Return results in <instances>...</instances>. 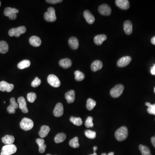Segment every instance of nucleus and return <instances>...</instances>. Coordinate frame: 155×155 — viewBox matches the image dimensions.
<instances>
[{
    "label": "nucleus",
    "instance_id": "nucleus-1",
    "mask_svg": "<svg viewBox=\"0 0 155 155\" xmlns=\"http://www.w3.org/2000/svg\"><path fill=\"white\" fill-rule=\"evenodd\" d=\"M129 135L128 129L125 126L122 127L118 129L115 131V136L118 141H123L127 138Z\"/></svg>",
    "mask_w": 155,
    "mask_h": 155
},
{
    "label": "nucleus",
    "instance_id": "nucleus-2",
    "mask_svg": "<svg viewBox=\"0 0 155 155\" xmlns=\"http://www.w3.org/2000/svg\"><path fill=\"white\" fill-rule=\"evenodd\" d=\"M20 128L23 130L27 131L33 128L34 122L31 119L27 118H24L20 123Z\"/></svg>",
    "mask_w": 155,
    "mask_h": 155
},
{
    "label": "nucleus",
    "instance_id": "nucleus-3",
    "mask_svg": "<svg viewBox=\"0 0 155 155\" xmlns=\"http://www.w3.org/2000/svg\"><path fill=\"white\" fill-rule=\"evenodd\" d=\"M44 18L47 21L52 22L57 20L55 9L52 7H49L47 9V11L44 14Z\"/></svg>",
    "mask_w": 155,
    "mask_h": 155
},
{
    "label": "nucleus",
    "instance_id": "nucleus-4",
    "mask_svg": "<svg viewBox=\"0 0 155 155\" xmlns=\"http://www.w3.org/2000/svg\"><path fill=\"white\" fill-rule=\"evenodd\" d=\"M26 31V28L24 26L19 27L12 28L10 29L8 32L9 36L11 37L15 36V37H18L21 35L24 34Z\"/></svg>",
    "mask_w": 155,
    "mask_h": 155
},
{
    "label": "nucleus",
    "instance_id": "nucleus-5",
    "mask_svg": "<svg viewBox=\"0 0 155 155\" xmlns=\"http://www.w3.org/2000/svg\"><path fill=\"white\" fill-rule=\"evenodd\" d=\"M17 151V147L14 144L6 145L2 147L1 155H11Z\"/></svg>",
    "mask_w": 155,
    "mask_h": 155
},
{
    "label": "nucleus",
    "instance_id": "nucleus-6",
    "mask_svg": "<svg viewBox=\"0 0 155 155\" xmlns=\"http://www.w3.org/2000/svg\"><path fill=\"white\" fill-rule=\"evenodd\" d=\"M124 90V87L122 84H117L110 90V95L113 98H119L122 94Z\"/></svg>",
    "mask_w": 155,
    "mask_h": 155
},
{
    "label": "nucleus",
    "instance_id": "nucleus-7",
    "mask_svg": "<svg viewBox=\"0 0 155 155\" xmlns=\"http://www.w3.org/2000/svg\"><path fill=\"white\" fill-rule=\"evenodd\" d=\"M19 13V10L16 8L7 7L4 11V15L8 16L11 20H15L17 17L16 13Z\"/></svg>",
    "mask_w": 155,
    "mask_h": 155
},
{
    "label": "nucleus",
    "instance_id": "nucleus-8",
    "mask_svg": "<svg viewBox=\"0 0 155 155\" xmlns=\"http://www.w3.org/2000/svg\"><path fill=\"white\" fill-rule=\"evenodd\" d=\"M48 83L54 88H58L60 86L61 82L58 78L54 75H50L47 77Z\"/></svg>",
    "mask_w": 155,
    "mask_h": 155
},
{
    "label": "nucleus",
    "instance_id": "nucleus-9",
    "mask_svg": "<svg viewBox=\"0 0 155 155\" xmlns=\"http://www.w3.org/2000/svg\"><path fill=\"white\" fill-rule=\"evenodd\" d=\"M14 87L13 84L8 83L5 81H1L0 82V90L2 92H11L14 88Z\"/></svg>",
    "mask_w": 155,
    "mask_h": 155
},
{
    "label": "nucleus",
    "instance_id": "nucleus-10",
    "mask_svg": "<svg viewBox=\"0 0 155 155\" xmlns=\"http://www.w3.org/2000/svg\"><path fill=\"white\" fill-rule=\"evenodd\" d=\"M98 11L100 14L104 16H109L112 11L111 7L106 4H103L100 6Z\"/></svg>",
    "mask_w": 155,
    "mask_h": 155
},
{
    "label": "nucleus",
    "instance_id": "nucleus-11",
    "mask_svg": "<svg viewBox=\"0 0 155 155\" xmlns=\"http://www.w3.org/2000/svg\"><path fill=\"white\" fill-rule=\"evenodd\" d=\"M131 60V57L129 56L122 57L118 60L117 63V66L120 67H126L129 64Z\"/></svg>",
    "mask_w": 155,
    "mask_h": 155
},
{
    "label": "nucleus",
    "instance_id": "nucleus-12",
    "mask_svg": "<svg viewBox=\"0 0 155 155\" xmlns=\"http://www.w3.org/2000/svg\"><path fill=\"white\" fill-rule=\"evenodd\" d=\"M10 105L7 108V111L10 114H14L16 112V109L18 108V105L17 103L16 102L15 99L12 98L10 100Z\"/></svg>",
    "mask_w": 155,
    "mask_h": 155
},
{
    "label": "nucleus",
    "instance_id": "nucleus-13",
    "mask_svg": "<svg viewBox=\"0 0 155 155\" xmlns=\"http://www.w3.org/2000/svg\"><path fill=\"white\" fill-rule=\"evenodd\" d=\"M18 103H19V107L24 113H28V109L27 107L26 102L25 99L23 97H20L18 99Z\"/></svg>",
    "mask_w": 155,
    "mask_h": 155
},
{
    "label": "nucleus",
    "instance_id": "nucleus-14",
    "mask_svg": "<svg viewBox=\"0 0 155 155\" xmlns=\"http://www.w3.org/2000/svg\"><path fill=\"white\" fill-rule=\"evenodd\" d=\"M53 115L57 117H60L63 114V105L61 103H58L53 110Z\"/></svg>",
    "mask_w": 155,
    "mask_h": 155
},
{
    "label": "nucleus",
    "instance_id": "nucleus-15",
    "mask_svg": "<svg viewBox=\"0 0 155 155\" xmlns=\"http://www.w3.org/2000/svg\"><path fill=\"white\" fill-rule=\"evenodd\" d=\"M116 5L121 9L127 10L130 7V3L128 0H116Z\"/></svg>",
    "mask_w": 155,
    "mask_h": 155
},
{
    "label": "nucleus",
    "instance_id": "nucleus-16",
    "mask_svg": "<svg viewBox=\"0 0 155 155\" xmlns=\"http://www.w3.org/2000/svg\"><path fill=\"white\" fill-rule=\"evenodd\" d=\"M84 16L88 23L92 24L95 21V18L92 13L88 10H86L84 12Z\"/></svg>",
    "mask_w": 155,
    "mask_h": 155
},
{
    "label": "nucleus",
    "instance_id": "nucleus-17",
    "mask_svg": "<svg viewBox=\"0 0 155 155\" xmlns=\"http://www.w3.org/2000/svg\"><path fill=\"white\" fill-rule=\"evenodd\" d=\"M69 44L72 49L76 50L79 47V42L77 38L72 37L69 40Z\"/></svg>",
    "mask_w": 155,
    "mask_h": 155
},
{
    "label": "nucleus",
    "instance_id": "nucleus-18",
    "mask_svg": "<svg viewBox=\"0 0 155 155\" xmlns=\"http://www.w3.org/2000/svg\"><path fill=\"white\" fill-rule=\"evenodd\" d=\"M65 97L68 103L71 104L73 103L75 99V92L74 90H69L65 94Z\"/></svg>",
    "mask_w": 155,
    "mask_h": 155
},
{
    "label": "nucleus",
    "instance_id": "nucleus-19",
    "mask_svg": "<svg viewBox=\"0 0 155 155\" xmlns=\"http://www.w3.org/2000/svg\"><path fill=\"white\" fill-rule=\"evenodd\" d=\"M29 41L30 44L35 47H39L42 44V41H41L40 38L36 36H32L31 37L29 38Z\"/></svg>",
    "mask_w": 155,
    "mask_h": 155
},
{
    "label": "nucleus",
    "instance_id": "nucleus-20",
    "mask_svg": "<svg viewBox=\"0 0 155 155\" xmlns=\"http://www.w3.org/2000/svg\"><path fill=\"white\" fill-rule=\"evenodd\" d=\"M103 66V63L101 61L99 60H95L91 64V69L93 72H96L101 69Z\"/></svg>",
    "mask_w": 155,
    "mask_h": 155
},
{
    "label": "nucleus",
    "instance_id": "nucleus-21",
    "mask_svg": "<svg viewBox=\"0 0 155 155\" xmlns=\"http://www.w3.org/2000/svg\"><path fill=\"white\" fill-rule=\"evenodd\" d=\"M59 65L63 68H69L72 66V62L69 59H63L59 61Z\"/></svg>",
    "mask_w": 155,
    "mask_h": 155
},
{
    "label": "nucleus",
    "instance_id": "nucleus-22",
    "mask_svg": "<svg viewBox=\"0 0 155 155\" xmlns=\"http://www.w3.org/2000/svg\"><path fill=\"white\" fill-rule=\"evenodd\" d=\"M124 29L127 35H129L132 33V25L131 22L129 20L125 21L124 22Z\"/></svg>",
    "mask_w": 155,
    "mask_h": 155
},
{
    "label": "nucleus",
    "instance_id": "nucleus-23",
    "mask_svg": "<svg viewBox=\"0 0 155 155\" xmlns=\"http://www.w3.org/2000/svg\"><path fill=\"white\" fill-rule=\"evenodd\" d=\"M37 144L39 146V151L41 153H43L45 151V149L47 147V146L44 144L45 141L42 138H38L36 140Z\"/></svg>",
    "mask_w": 155,
    "mask_h": 155
},
{
    "label": "nucleus",
    "instance_id": "nucleus-24",
    "mask_svg": "<svg viewBox=\"0 0 155 155\" xmlns=\"http://www.w3.org/2000/svg\"><path fill=\"white\" fill-rule=\"evenodd\" d=\"M50 131V128L47 125H43L41 127V130L39 131V136L42 138H44L48 135Z\"/></svg>",
    "mask_w": 155,
    "mask_h": 155
},
{
    "label": "nucleus",
    "instance_id": "nucleus-25",
    "mask_svg": "<svg viewBox=\"0 0 155 155\" xmlns=\"http://www.w3.org/2000/svg\"><path fill=\"white\" fill-rule=\"evenodd\" d=\"M14 140L15 138L14 137L10 135H7L2 138V142L6 145L13 144Z\"/></svg>",
    "mask_w": 155,
    "mask_h": 155
},
{
    "label": "nucleus",
    "instance_id": "nucleus-26",
    "mask_svg": "<svg viewBox=\"0 0 155 155\" xmlns=\"http://www.w3.org/2000/svg\"><path fill=\"white\" fill-rule=\"evenodd\" d=\"M107 39V37L105 35H97L94 38V42L97 45H100L102 44L103 42Z\"/></svg>",
    "mask_w": 155,
    "mask_h": 155
},
{
    "label": "nucleus",
    "instance_id": "nucleus-27",
    "mask_svg": "<svg viewBox=\"0 0 155 155\" xmlns=\"http://www.w3.org/2000/svg\"><path fill=\"white\" fill-rule=\"evenodd\" d=\"M67 135L63 133H60L58 134L54 138V141L57 144L62 143L66 140Z\"/></svg>",
    "mask_w": 155,
    "mask_h": 155
},
{
    "label": "nucleus",
    "instance_id": "nucleus-28",
    "mask_svg": "<svg viewBox=\"0 0 155 155\" xmlns=\"http://www.w3.org/2000/svg\"><path fill=\"white\" fill-rule=\"evenodd\" d=\"M9 50V46L6 42L2 41L0 42V53H6Z\"/></svg>",
    "mask_w": 155,
    "mask_h": 155
},
{
    "label": "nucleus",
    "instance_id": "nucleus-29",
    "mask_svg": "<svg viewBox=\"0 0 155 155\" xmlns=\"http://www.w3.org/2000/svg\"><path fill=\"white\" fill-rule=\"evenodd\" d=\"M30 64H31V62L29 60L25 59L20 62L18 63L17 67L20 69H22L28 67L30 66Z\"/></svg>",
    "mask_w": 155,
    "mask_h": 155
},
{
    "label": "nucleus",
    "instance_id": "nucleus-30",
    "mask_svg": "<svg viewBox=\"0 0 155 155\" xmlns=\"http://www.w3.org/2000/svg\"><path fill=\"white\" fill-rule=\"evenodd\" d=\"M139 147L142 153V155H152L150 149L147 146L140 144L139 145Z\"/></svg>",
    "mask_w": 155,
    "mask_h": 155
},
{
    "label": "nucleus",
    "instance_id": "nucleus-31",
    "mask_svg": "<svg viewBox=\"0 0 155 155\" xmlns=\"http://www.w3.org/2000/svg\"><path fill=\"white\" fill-rule=\"evenodd\" d=\"M96 105V102L95 100L91 98H88L87 100L86 107L88 110H91L94 108Z\"/></svg>",
    "mask_w": 155,
    "mask_h": 155
},
{
    "label": "nucleus",
    "instance_id": "nucleus-32",
    "mask_svg": "<svg viewBox=\"0 0 155 155\" xmlns=\"http://www.w3.org/2000/svg\"><path fill=\"white\" fill-rule=\"evenodd\" d=\"M70 121L75 125L77 126H81L83 122L82 119L80 117H71Z\"/></svg>",
    "mask_w": 155,
    "mask_h": 155
},
{
    "label": "nucleus",
    "instance_id": "nucleus-33",
    "mask_svg": "<svg viewBox=\"0 0 155 155\" xmlns=\"http://www.w3.org/2000/svg\"><path fill=\"white\" fill-rule=\"evenodd\" d=\"M74 75H75V79L77 81H82L85 78L84 74L78 70L75 71L74 73Z\"/></svg>",
    "mask_w": 155,
    "mask_h": 155
},
{
    "label": "nucleus",
    "instance_id": "nucleus-34",
    "mask_svg": "<svg viewBox=\"0 0 155 155\" xmlns=\"http://www.w3.org/2000/svg\"><path fill=\"white\" fill-rule=\"evenodd\" d=\"M69 144L70 146L74 148H78L79 146V144L78 143V138L75 137L71 139L69 142Z\"/></svg>",
    "mask_w": 155,
    "mask_h": 155
},
{
    "label": "nucleus",
    "instance_id": "nucleus-35",
    "mask_svg": "<svg viewBox=\"0 0 155 155\" xmlns=\"http://www.w3.org/2000/svg\"><path fill=\"white\" fill-rule=\"evenodd\" d=\"M37 96L36 93L34 92H30L28 93L27 96L28 101L30 103H33L36 99Z\"/></svg>",
    "mask_w": 155,
    "mask_h": 155
},
{
    "label": "nucleus",
    "instance_id": "nucleus-36",
    "mask_svg": "<svg viewBox=\"0 0 155 155\" xmlns=\"http://www.w3.org/2000/svg\"><path fill=\"white\" fill-rule=\"evenodd\" d=\"M85 135L89 139H94L96 137V132L90 130H87L85 131Z\"/></svg>",
    "mask_w": 155,
    "mask_h": 155
},
{
    "label": "nucleus",
    "instance_id": "nucleus-37",
    "mask_svg": "<svg viewBox=\"0 0 155 155\" xmlns=\"http://www.w3.org/2000/svg\"><path fill=\"white\" fill-rule=\"evenodd\" d=\"M93 120V118L91 116H89L87 118L85 122V125L87 128H92L94 126Z\"/></svg>",
    "mask_w": 155,
    "mask_h": 155
},
{
    "label": "nucleus",
    "instance_id": "nucleus-38",
    "mask_svg": "<svg viewBox=\"0 0 155 155\" xmlns=\"http://www.w3.org/2000/svg\"><path fill=\"white\" fill-rule=\"evenodd\" d=\"M41 82H42V81H41V79H39L38 77H36L35 79L32 81V82L31 83V85L32 87L36 88V87L39 86L41 84Z\"/></svg>",
    "mask_w": 155,
    "mask_h": 155
},
{
    "label": "nucleus",
    "instance_id": "nucleus-39",
    "mask_svg": "<svg viewBox=\"0 0 155 155\" xmlns=\"http://www.w3.org/2000/svg\"><path fill=\"white\" fill-rule=\"evenodd\" d=\"M46 2L51 4H56L57 3H61L63 1L62 0H47Z\"/></svg>",
    "mask_w": 155,
    "mask_h": 155
},
{
    "label": "nucleus",
    "instance_id": "nucleus-40",
    "mask_svg": "<svg viewBox=\"0 0 155 155\" xmlns=\"http://www.w3.org/2000/svg\"><path fill=\"white\" fill-rule=\"evenodd\" d=\"M147 111L149 113L155 115V109L152 107H148L147 108Z\"/></svg>",
    "mask_w": 155,
    "mask_h": 155
},
{
    "label": "nucleus",
    "instance_id": "nucleus-41",
    "mask_svg": "<svg viewBox=\"0 0 155 155\" xmlns=\"http://www.w3.org/2000/svg\"><path fill=\"white\" fill-rule=\"evenodd\" d=\"M145 105L146 106H148V107H152V108L155 109V104H151L150 103H149V102H146V103H145Z\"/></svg>",
    "mask_w": 155,
    "mask_h": 155
},
{
    "label": "nucleus",
    "instance_id": "nucleus-42",
    "mask_svg": "<svg viewBox=\"0 0 155 155\" xmlns=\"http://www.w3.org/2000/svg\"><path fill=\"white\" fill-rule=\"evenodd\" d=\"M151 141L152 144L153 145V146L155 148V137H152L151 139Z\"/></svg>",
    "mask_w": 155,
    "mask_h": 155
},
{
    "label": "nucleus",
    "instance_id": "nucleus-43",
    "mask_svg": "<svg viewBox=\"0 0 155 155\" xmlns=\"http://www.w3.org/2000/svg\"><path fill=\"white\" fill-rule=\"evenodd\" d=\"M151 73L152 74L155 75V64L154 65V67H153L151 68Z\"/></svg>",
    "mask_w": 155,
    "mask_h": 155
},
{
    "label": "nucleus",
    "instance_id": "nucleus-44",
    "mask_svg": "<svg viewBox=\"0 0 155 155\" xmlns=\"http://www.w3.org/2000/svg\"><path fill=\"white\" fill-rule=\"evenodd\" d=\"M151 42L152 44L155 45V36L153 37L152 38L151 40Z\"/></svg>",
    "mask_w": 155,
    "mask_h": 155
},
{
    "label": "nucleus",
    "instance_id": "nucleus-45",
    "mask_svg": "<svg viewBox=\"0 0 155 155\" xmlns=\"http://www.w3.org/2000/svg\"><path fill=\"white\" fill-rule=\"evenodd\" d=\"M114 155V152H109V154H106V153H102V154H101V155Z\"/></svg>",
    "mask_w": 155,
    "mask_h": 155
},
{
    "label": "nucleus",
    "instance_id": "nucleus-46",
    "mask_svg": "<svg viewBox=\"0 0 155 155\" xmlns=\"http://www.w3.org/2000/svg\"><path fill=\"white\" fill-rule=\"evenodd\" d=\"M93 149H94V152H95L97 150H98V147H97V146H94V148H93Z\"/></svg>",
    "mask_w": 155,
    "mask_h": 155
},
{
    "label": "nucleus",
    "instance_id": "nucleus-47",
    "mask_svg": "<svg viewBox=\"0 0 155 155\" xmlns=\"http://www.w3.org/2000/svg\"><path fill=\"white\" fill-rule=\"evenodd\" d=\"M97 155V153H96V152H94V153H93V154H91V155Z\"/></svg>",
    "mask_w": 155,
    "mask_h": 155
},
{
    "label": "nucleus",
    "instance_id": "nucleus-48",
    "mask_svg": "<svg viewBox=\"0 0 155 155\" xmlns=\"http://www.w3.org/2000/svg\"><path fill=\"white\" fill-rule=\"evenodd\" d=\"M154 93H155V88H154Z\"/></svg>",
    "mask_w": 155,
    "mask_h": 155
},
{
    "label": "nucleus",
    "instance_id": "nucleus-49",
    "mask_svg": "<svg viewBox=\"0 0 155 155\" xmlns=\"http://www.w3.org/2000/svg\"><path fill=\"white\" fill-rule=\"evenodd\" d=\"M51 155V154H47V155Z\"/></svg>",
    "mask_w": 155,
    "mask_h": 155
},
{
    "label": "nucleus",
    "instance_id": "nucleus-50",
    "mask_svg": "<svg viewBox=\"0 0 155 155\" xmlns=\"http://www.w3.org/2000/svg\"><path fill=\"white\" fill-rule=\"evenodd\" d=\"M1 2H0V6H1Z\"/></svg>",
    "mask_w": 155,
    "mask_h": 155
},
{
    "label": "nucleus",
    "instance_id": "nucleus-51",
    "mask_svg": "<svg viewBox=\"0 0 155 155\" xmlns=\"http://www.w3.org/2000/svg\"><path fill=\"white\" fill-rule=\"evenodd\" d=\"M154 137H155V136H154Z\"/></svg>",
    "mask_w": 155,
    "mask_h": 155
}]
</instances>
